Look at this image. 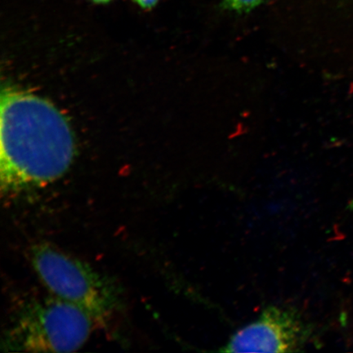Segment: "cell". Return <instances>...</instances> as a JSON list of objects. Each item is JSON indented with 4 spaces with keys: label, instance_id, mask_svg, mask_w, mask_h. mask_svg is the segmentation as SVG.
<instances>
[{
    "label": "cell",
    "instance_id": "obj_1",
    "mask_svg": "<svg viewBox=\"0 0 353 353\" xmlns=\"http://www.w3.org/2000/svg\"><path fill=\"white\" fill-rule=\"evenodd\" d=\"M73 153L72 131L54 105L23 91L3 92L2 192L52 182L69 169Z\"/></svg>",
    "mask_w": 353,
    "mask_h": 353
},
{
    "label": "cell",
    "instance_id": "obj_2",
    "mask_svg": "<svg viewBox=\"0 0 353 353\" xmlns=\"http://www.w3.org/2000/svg\"><path fill=\"white\" fill-rule=\"evenodd\" d=\"M30 256L46 288L54 296L83 309L95 323L104 324L116 310V288L85 263L47 243L34 245Z\"/></svg>",
    "mask_w": 353,
    "mask_h": 353
},
{
    "label": "cell",
    "instance_id": "obj_3",
    "mask_svg": "<svg viewBox=\"0 0 353 353\" xmlns=\"http://www.w3.org/2000/svg\"><path fill=\"white\" fill-rule=\"evenodd\" d=\"M94 321L83 309L56 296L35 300L20 312L8 347L28 352H72L90 336Z\"/></svg>",
    "mask_w": 353,
    "mask_h": 353
},
{
    "label": "cell",
    "instance_id": "obj_4",
    "mask_svg": "<svg viewBox=\"0 0 353 353\" xmlns=\"http://www.w3.org/2000/svg\"><path fill=\"white\" fill-rule=\"evenodd\" d=\"M312 331L294 307H269L233 335L223 352H294L305 347Z\"/></svg>",
    "mask_w": 353,
    "mask_h": 353
},
{
    "label": "cell",
    "instance_id": "obj_5",
    "mask_svg": "<svg viewBox=\"0 0 353 353\" xmlns=\"http://www.w3.org/2000/svg\"><path fill=\"white\" fill-rule=\"evenodd\" d=\"M266 0H223L224 10L236 12L248 13L261 6Z\"/></svg>",
    "mask_w": 353,
    "mask_h": 353
},
{
    "label": "cell",
    "instance_id": "obj_6",
    "mask_svg": "<svg viewBox=\"0 0 353 353\" xmlns=\"http://www.w3.org/2000/svg\"><path fill=\"white\" fill-rule=\"evenodd\" d=\"M140 7L143 8H151L156 6L159 0H134Z\"/></svg>",
    "mask_w": 353,
    "mask_h": 353
},
{
    "label": "cell",
    "instance_id": "obj_7",
    "mask_svg": "<svg viewBox=\"0 0 353 353\" xmlns=\"http://www.w3.org/2000/svg\"><path fill=\"white\" fill-rule=\"evenodd\" d=\"M92 1L96 3H107L112 1V0H92Z\"/></svg>",
    "mask_w": 353,
    "mask_h": 353
}]
</instances>
